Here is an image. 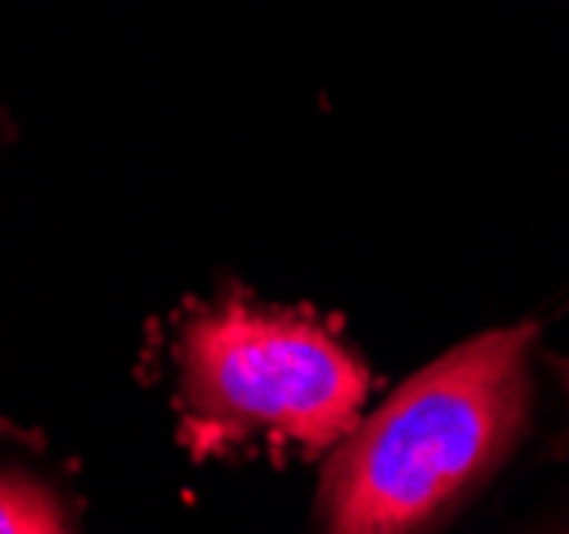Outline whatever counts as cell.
I'll use <instances>...</instances> for the list:
<instances>
[{
  "label": "cell",
  "mask_w": 569,
  "mask_h": 534,
  "mask_svg": "<svg viewBox=\"0 0 569 534\" xmlns=\"http://www.w3.org/2000/svg\"><path fill=\"white\" fill-rule=\"evenodd\" d=\"M536 342V321L488 330L402 381L335 445L317 522L335 534H407L450 513L518 445Z\"/></svg>",
  "instance_id": "obj_1"
},
{
  "label": "cell",
  "mask_w": 569,
  "mask_h": 534,
  "mask_svg": "<svg viewBox=\"0 0 569 534\" xmlns=\"http://www.w3.org/2000/svg\"><path fill=\"white\" fill-rule=\"evenodd\" d=\"M180 394L201 427L223 436L335 450L360 420L369 372L313 321L228 300L180 337Z\"/></svg>",
  "instance_id": "obj_2"
},
{
  "label": "cell",
  "mask_w": 569,
  "mask_h": 534,
  "mask_svg": "<svg viewBox=\"0 0 569 534\" xmlns=\"http://www.w3.org/2000/svg\"><path fill=\"white\" fill-rule=\"evenodd\" d=\"M69 531L60 496L30 475L0 471V534H57Z\"/></svg>",
  "instance_id": "obj_3"
}]
</instances>
